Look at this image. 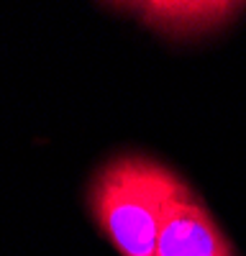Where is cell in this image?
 <instances>
[{
  "label": "cell",
  "mask_w": 246,
  "mask_h": 256,
  "mask_svg": "<svg viewBox=\"0 0 246 256\" xmlns=\"http://www.w3.org/2000/svg\"><path fill=\"white\" fill-rule=\"evenodd\" d=\"M190 187L152 156H116L90 187V208L120 256H154L174 205Z\"/></svg>",
  "instance_id": "6da1fadb"
},
{
  "label": "cell",
  "mask_w": 246,
  "mask_h": 256,
  "mask_svg": "<svg viewBox=\"0 0 246 256\" xmlns=\"http://www.w3.org/2000/svg\"><path fill=\"white\" fill-rule=\"evenodd\" d=\"M154 256H234V248L208 208L190 192L174 205Z\"/></svg>",
  "instance_id": "7a4b0ae2"
},
{
  "label": "cell",
  "mask_w": 246,
  "mask_h": 256,
  "mask_svg": "<svg viewBox=\"0 0 246 256\" xmlns=\"http://www.w3.org/2000/svg\"><path fill=\"white\" fill-rule=\"evenodd\" d=\"M234 3H146L144 16L162 28H208L228 16Z\"/></svg>",
  "instance_id": "3957f363"
}]
</instances>
